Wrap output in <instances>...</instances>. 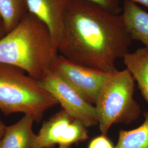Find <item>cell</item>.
I'll use <instances>...</instances> for the list:
<instances>
[{
  "instance_id": "1",
  "label": "cell",
  "mask_w": 148,
  "mask_h": 148,
  "mask_svg": "<svg viewBox=\"0 0 148 148\" xmlns=\"http://www.w3.org/2000/svg\"><path fill=\"white\" fill-rule=\"evenodd\" d=\"M132 41L121 14L89 0H69L57 48L72 62L112 73L117 70V60L130 52Z\"/></svg>"
},
{
  "instance_id": "2",
  "label": "cell",
  "mask_w": 148,
  "mask_h": 148,
  "mask_svg": "<svg viewBox=\"0 0 148 148\" xmlns=\"http://www.w3.org/2000/svg\"><path fill=\"white\" fill-rule=\"evenodd\" d=\"M58 53L48 28L30 12L0 40V63L21 69L37 81L52 69Z\"/></svg>"
},
{
  "instance_id": "3",
  "label": "cell",
  "mask_w": 148,
  "mask_h": 148,
  "mask_svg": "<svg viewBox=\"0 0 148 148\" xmlns=\"http://www.w3.org/2000/svg\"><path fill=\"white\" fill-rule=\"evenodd\" d=\"M57 104L38 81L17 67L0 63V110L3 113H23L38 122L48 109Z\"/></svg>"
},
{
  "instance_id": "4",
  "label": "cell",
  "mask_w": 148,
  "mask_h": 148,
  "mask_svg": "<svg viewBox=\"0 0 148 148\" xmlns=\"http://www.w3.org/2000/svg\"><path fill=\"white\" fill-rule=\"evenodd\" d=\"M135 80L126 68L110 73L95 105L98 125L107 135L112 125L137 120L141 107L134 98Z\"/></svg>"
},
{
  "instance_id": "5",
  "label": "cell",
  "mask_w": 148,
  "mask_h": 148,
  "mask_svg": "<svg viewBox=\"0 0 148 148\" xmlns=\"http://www.w3.org/2000/svg\"><path fill=\"white\" fill-rule=\"evenodd\" d=\"M38 82L75 119L87 128L98 125L95 106L86 101L54 70L48 71Z\"/></svg>"
},
{
  "instance_id": "6",
  "label": "cell",
  "mask_w": 148,
  "mask_h": 148,
  "mask_svg": "<svg viewBox=\"0 0 148 148\" xmlns=\"http://www.w3.org/2000/svg\"><path fill=\"white\" fill-rule=\"evenodd\" d=\"M52 69L94 106L110 73L83 66L61 55L56 59Z\"/></svg>"
},
{
  "instance_id": "7",
  "label": "cell",
  "mask_w": 148,
  "mask_h": 148,
  "mask_svg": "<svg viewBox=\"0 0 148 148\" xmlns=\"http://www.w3.org/2000/svg\"><path fill=\"white\" fill-rule=\"evenodd\" d=\"M69 0H27L29 12L47 26L57 48ZM58 49V48H57Z\"/></svg>"
},
{
  "instance_id": "8",
  "label": "cell",
  "mask_w": 148,
  "mask_h": 148,
  "mask_svg": "<svg viewBox=\"0 0 148 148\" xmlns=\"http://www.w3.org/2000/svg\"><path fill=\"white\" fill-rule=\"evenodd\" d=\"M34 122L32 117L24 115L14 124L7 126L0 140V148H42L32 130Z\"/></svg>"
},
{
  "instance_id": "9",
  "label": "cell",
  "mask_w": 148,
  "mask_h": 148,
  "mask_svg": "<svg viewBox=\"0 0 148 148\" xmlns=\"http://www.w3.org/2000/svg\"><path fill=\"white\" fill-rule=\"evenodd\" d=\"M121 15L125 27L133 40L139 41L148 49V13L137 3L124 0Z\"/></svg>"
},
{
  "instance_id": "10",
  "label": "cell",
  "mask_w": 148,
  "mask_h": 148,
  "mask_svg": "<svg viewBox=\"0 0 148 148\" xmlns=\"http://www.w3.org/2000/svg\"><path fill=\"white\" fill-rule=\"evenodd\" d=\"M74 118L62 109L43 123L37 134L42 148H54Z\"/></svg>"
},
{
  "instance_id": "11",
  "label": "cell",
  "mask_w": 148,
  "mask_h": 148,
  "mask_svg": "<svg viewBox=\"0 0 148 148\" xmlns=\"http://www.w3.org/2000/svg\"><path fill=\"white\" fill-rule=\"evenodd\" d=\"M126 68L130 72L145 101L148 103V49L139 48L123 58Z\"/></svg>"
},
{
  "instance_id": "12",
  "label": "cell",
  "mask_w": 148,
  "mask_h": 148,
  "mask_svg": "<svg viewBox=\"0 0 148 148\" xmlns=\"http://www.w3.org/2000/svg\"><path fill=\"white\" fill-rule=\"evenodd\" d=\"M28 12L27 0H0V16L7 33L16 27Z\"/></svg>"
},
{
  "instance_id": "13",
  "label": "cell",
  "mask_w": 148,
  "mask_h": 148,
  "mask_svg": "<svg viewBox=\"0 0 148 148\" xmlns=\"http://www.w3.org/2000/svg\"><path fill=\"white\" fill-rule=\"evenodd\" d=\"M143 123L131 130H122L115 148H148V112L144 113Z\"/></svg>"
},
{
  "instance_id": "14",
  "label": "cell",
  "mask_w": 148,
  "mask_h": 148,
  "mask_svg": "<svg viewBox=\"0 0 148 148\" xmlns=\"http://www.w3.org/2000/svg\"><path fill=\"white\" fill-rule=\"evenodd\" d=\"M89 138L87 127L76 119H74L60 139L58 148H70L75 144L85 142Z\"/></svg>"
},
{
  "instance_id": "15",
  "label": "cell",
  "mask_w": 148,
  "mask_h": 148,
  "mask_svg": "<svg viewBox=\"0 0 148 148\" xmlns=\"http://www.w3.org/2000/svg\"><path fill=\"white\" fill-rule=\"evenodd\" d=\"M111 140L106 134L96 136L90 141L87 148H115Z\"/></svg>"
},
{
  "instance_id": "16",
  "label": "cell",
  "mask_w": 148,
  "mask_h": 148,
  "mask_svg": "<svg viewBox=\"0 0 148 148\" xmlns=\"http://www.w3.org/2000/svg\"><path fill=\"white\" fill-rule=\"evenodd\" d=\"M115 14H121L122 10L121 0H89Z\"/></svg>"
},
{
  "instance_id": "17",
  "label": "cell",
  "mask_w": 148,
  "mask_h": 148,
  "mask_svg": "<svg viewBox=\"0 0 148 148\" xmlns=\"http://www.w3.org/2000/svg\"><path fill=\"white\" fill-rule=\"evenodd\" d=\"M7 34V32L5 30V27L3 21L0 16V40L4 37Z\"/></svg>"
},
{
  "instance_id": "18",
  "label": "cell",
  "mask_w": 148,
  "mask_h": 148,
  "mask_svg": "<svg viewBox=\"0 0 148 148\" xmlns=\"http://www.w3.org/2000/svg\"><path fill=\"white\" fill-rule=\"evenodd\" d=\"M6 127L7 126H5V124L2 121V120L0 117V140L1 139V138H2L5 133Z\"/></svg>"
},
{
  "instance_id": "19",
  "label": "cell",
  "mask_w": 148,
  "mask_h": 148,
  "mask_svg": "<svg viewBox=\"0 0 148 148\" xmlns=\"http://www.w3.org/2000/svg\"><path fill=\"white\" fill-rule=\"evenodd\" d=\"M136 3L141 4L148 8V0H129Z\"/></svg>"
}]
</instances>
